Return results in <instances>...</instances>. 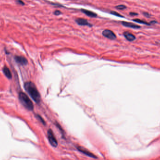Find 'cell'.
<instances>
[{
    "label": "cell",
    "mask_w": 160,
    "mask_h": 160,
    "mask_svg": "<svg viewBox=\"0 0 160 160\" xmlns=\"http://www.w3.org/2000/svg\"><path fill=\"white\" fill-rule=\"evenodd\" d=\"M103 36L111 40H114L117 38L116 35L112 30L108 29L104 30L102 32Z\"/></svg>",
    "instance_id": "4"
},
{
    "label": "cell",
    "mask_w": 160,
    "mask_h": 160,
    "mask_svg": "<svg viewBox=\"0 0 160 160\" xmlns=\"http://www.w3.org/2000/svg\"><path fill=\"white\" fill-rule=\"evenodd\" d=\"M19 99L22 105L29 111H32L34 106L32 101L27 95L24 92H21L19 93Z\"/></svg>",
    "instance_id": "2"
},
{
    "label": "cell",
    "mask_w": 160,
    "mask_h": 160,
    "mask_svg": "<svg viewBox=\"0 0 160 160\" xmlns=\"http://www.w3.org/2000/svg\"><path fill=\"white\" fill-rule=\"evenodd\" d=\"M116 8L118 10H124L127 8V7L124 5H119L116 6Z\"/></svg>",
    "instance_id": "13"
},
{
    "label": "cell",
    "mask_w": 160,
    "mask_h": 160,
    "mask_svg": "<svg viewBox=\"0 0 160 160\" xmlns=\"http://www.w3.org/2000/svg\"><path fill=\"white\" fill-rule=\"evenodd\" d=\"M133 21L137 23H138L139 24H146V25H149L150 24H149L148 23H147V22L145 21H143L142 20H140V19H134L133 20Z\"/></svg>",
    "instance_id": "12"
},
{
    "label": "cell",
    "mask_w": 160,
    "mask_h": 160,
    "mask_svg": "<svg viewBox=\"0 0 160 160\" xmlns=\"http://www.w3.org/2000/svg\"><path fill=\"white\" fill-rule=\"evenodd\" d=\"M122 24L125 26V27H127L131 28H133V29H139L140 28V27L137 25V24H134L133 23H130V22H127L123 21L121 23Z\"/></svg>",
    "instance_id": "8"
},
{
    "label": "cell",
    "mask_w": 160,
    "mask_h": 160,
    "mask_svg": "<svg viewBox=\"0 0 160 160\" xmlns=\"http://www.w3.org/2000/svg\"><path fill=\"white\" fill-rule=\"evenodd\" d=\"M111 14H112V15H115V16H118V17H124V16H122V15H121L120 14H119L117 12H116V11H112L111 12Z\"/></svg>",
    "instance_id": "14"
},
{
    "label": "cell",
    "mask_w": 160,
    "mask_h": 160,
    "mask_svg": "<svg viewBox=\"0 0 160 160\" xmlns=\"http://www.w3.org/2000/svg\"><path fill=\"white\" fill-rule=\"evenodd\" d=\"M37 117L39 119V121H40L43 124H44V125H45V122L44 120L41 117H40L39 115H37Z\"/></svg>",
    "instance_id": "15"
},
{
    "label": "cell",
    "mask_w": 160,
    "mask_h": 160,
    "mask_svg": "<svg viewBox=\"0 0 160 160\" xmlns=\"http://www.w3.org/2000/svg\"><path fill=\"white\" fill-rule=\"evenodd\" d=\"M77 148L80 152H82V153L84 154L87 155L89 157L93 158H97V156L95 154H93L92 153H91V152H90L87 149L85 148H83L82 147L79 146V147H77Z\"/></svg>",
    "instance_id": "5"
},
{
    "label": "cell",
    "mask_w": 160,
    "mask_h": 160,
    "mask_svg": "<svg viewBox=\"0 0 160 160\" xmlns=\"http://www.w3.org/2000/svg\"><path fill=\"white\" fill-rule=\"evenodd\" d=\"M130 15H138V14L136 13H134V12H131L130 13Z\"/></svg>",
    "instance_id": "18"
},
{
    "label": "cell",
    "mask_w": 160,
    "mask_h": 160,
    "mask_svg": "<svg viewBox=\"0 0 160 160\" xmlns=\"http://www.w3.org/2000/svg\"><path fill=\"white\" fill-rule=\"evenodd\" d=\"M76 23L81 26H88L92 27V24H90L87 20L82 18H78L76 19Z\"/></svg>",
    "instance_id": "7"
},
{
    "label": "cell",
    "mask_w": 160,
    "mask_h": 160,
    "mask_svg": "<svg viewBox=\"0 0 160 160\" xmlns=\"http://www.w3.org/2000/svg\"><path fill=\"white\" fill-rule=\"evenodd\" d=\"M47 138L50 144L51 145L52 147L55 148L57 147V140L51 129H49L48 131H47Z\"/></svg>",
    "instance_id": "3"
},
{
    "label": "cell",
    "mask_w": 160,
    "mask_h": 160,
    "mask_svg": "<svg viewBox=\"0 0 160 160\" xmlns=\"http://www.w3.org/2000/svg\"><path fill=\"white\" fill-rule=\"evenodd\" d=\"M16 2L18 4H20V5H24V3L21 1V0H17V1H16Z\"/></svg>",
    "instance_id": "17"
},
{
    "label": "cell",
    "mask_w": 160,
    "mask_h": 160,
    "mask_svg": "<svg viewBox=\"0 0 160 160\" xmlns=\"http://www.w3.org/2000/svg\"><path fill=\"white\" fill-rule=\"evenodd\" d=\"M81 10V11L83 13H84L86 15H87L88 16L90 17L95 18V17H97V14L96 13L90 11V10H87V9H82Z\"/></svg>",
    "instance_id": "9"
},
{
    "label": "cell",
    "mask_w": 160,
    "mask_h": 160,
    "mask_svg": "<svg viewBox=\"0 0 160 160\" xmlns=\"http://www.w3.org/2000/svg\"><path fill=\"white\" fill-rule=\"evenodd\" d=\"M143 14H144V15L146 16H148V17L149 16V15L148 14V13H146V12H144V13H143Z\"/></svg>",
    "instance_id": "19"
},
{
    "label": "cell",
    "mask_w": 160,
    "mask_h": 160,
    "mask_svg": "<svg viewBox=\"0 0 160 160\" xmlns=\"http://www.w3.org/2000/svg\"><path fill=\"white\" fill-rule=\"evenodd\" d=\"M14 59L15 62L19 65L24 66L28 64L27 60L24 56H15Z\"/></svg>",
    "instance_id": "6"
},
{
    "label": "cell",
    "mask_w": 160,
    "mask_h": 160,
    "mask_svg": "<svg viewBox=\"0 0 160 160\" xmlns=\"http://www.w3.org/2000/svg\"><path fill=\"white\" fill-rule=\"evenodd\" d=\"M25 91L36 103H39L41 100V97L39 92L35 84L31 82H27L24 83Z\"/></svg>",
    "instance_id": "1"
},
{
    "label": "cell",
    "mask_w": 160,
    "mask_h": 160,
    "mask_svg": "<svg viewBox=\"0 0 160 160\" xmlns=\"http://www.w3.org/2000/svg\"><path fill=\"white\" fill-rule=\"evenodd\" d=\"M3 72L5 76L9 79L12 78V74L9 68L7 66H4L3 67Z\"/></svg>",
    "instance_id": "11"
},
{
    "label": "cell",
    "mask_w": 160,
    "mask_h": 160,
    "mask_svg": "<svg viewBox=\"0 0 160 160\" xmlns=\"http://www.w3.org/2000/svg\"><path fill=\"white\" fill-rule=\"evenodd\" d=\"M123 34L125 38L129 41H133L136 39L135 36L132 33H130L128 31L124 32Z\"/></svg>",
    "instance_id": "10"
},
{
    "label": "cell",
    "mask_w": 160,
    "mask_h": 160,
    "mask_svg": "<svg viewBox=\"0 0 160 160\" xmlns=\"http://www.w3.org/2000/svg\"><path fill=\"white\" fill-rule=\"evenodd\" d=\"M54 14L55 15H59L62 14V12H61V11L59 10H55V11H54Z\"/></svg>",
    "instance_id": "16"
}]
</instances>
